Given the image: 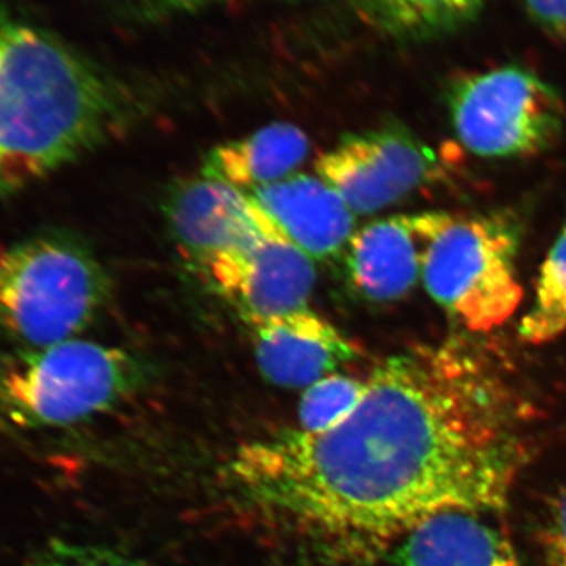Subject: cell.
Here are the masks:
<instances>
[{"mask_svg": "<svg viewBox=\"0 0 566 566\" xmlns=\"http://www.w3.org/2000/svg\"><path fill=\"white\" fill-rule=\"evenodd\" d=\"M527 424L512 376L458 335L386 357L340 423L245 444L229 474L268 515L375 556L431 517L501 512Z\"/></svg>", "mask_w": 566, "mask_h": 566, "instance_id": "1", "label": "cell"}, {"mask_svg": "<svg viewBox=\"0 0 566 566\" xmlns=\"http://www.w3.org/2000/svg\"><path fill=\"white\" fill-rule=\"evenodd\" d=\"M128 104L98 65L0 2V199L111 139Z\"/></svg>", "mask_w": 566, "mask_h": 566, "instance_id": "2", "label": "cell"}, {"mask_svg": "<svg viewBox=\"0 0 566 566\" xmlns=\"http://www.w3.org/2000/svg\"><path fill=\"white\" fill-rule=\"evenodd\" d=\"M109 297L103 264L69 234L40 233L0 249V344L10 353L77 338Z\"/></svg>", "mask_w": 566, "mask_h": 566, "instance_id": "3", "label": "cell"}, {"mask_svg": "<svg viewBox=\"0 0 566 566\" xmlns=\"http://www.w3.org/2000/svg\"><path fill=\"white\" fill-rule=\"evenodd\" d=\"M144 381L125 349L73 338L0 359V430L65 428L111 411Z\"/></svg>", "mask_w": 566, "mask_h": 566, "instance_id": "4", "label": "cell"}, {"mask_svg": "<svg viewBox=\"0 0 566 566\" xmlns=\"http://www.w3.org/2000/svg\"><path fill=\"white\" fill-rule=\"evenodd\" d=\"M520 245L515 214L455 216L427 253L424 290L465 334L491 333L523 304Z\"/></svg>", "mask_w": 566, "mask_h": 566, "instance_id": "5", "label": "cell"}, {"mask_svg": "<svg viewBox=\"0 0 566 566\" xmlns=\"http://www.w3.org/2000/svg\"><path fill=\"white\" fill-rule=\"evenodd\" d=\"M447 107L465 150L490 159L546 151L566 117L560 93L520 66L461 74L447 88Z\"/></svg>", "mask_w": 566, "mask_h": 566, "instance_id": "6", "label": "cell"}, {"mask_svg": "<svg viewBox=\"0 0 566 566\" xmlns=\"http://www.w3.org/2000/svg\"><path fill=\"white\" fill-rule=\"evenodd\" d=\"M442 164L403 126H385L345 136L316 159L315 169L354 214H371L441 180Z\"/></svg>", "mask_w": 566, "mask_h": 566, "instance_id": "7", "label": "cell"}, {"mask_svg": "<svg viewBox=\"0 0 566 566\" xmlns=\"http://www.w3.org/2000/svg\"><path fill=\"white\" fill-rule=\"evenodd\" d=\"M245 323L307 308L314 293V259L294 245L274 221L255 240L223 252L203 268Z\"/></svg>", "mask_w": 566, "mask_h": 566, "instance_id": "8", "label": "cell"}, {"mask_svg": "<svg viewBox=\"0 0 566 566\" xmlns=\"http://www.w3.org/2000/svg\"><path fill=\"white\" fill-rule=\"evenodd\" d=\"M455 214L411 212L379 219L354 232L345 249L349 285L367 303L403 300L422 281L423 263Z\"/></svg>", "mask_w": 566, "mask_h": 566, "instance_id": "9", "label": "cell"}, {"mask_svg": "<svg viewBox=\"0 0 566 566\" xmlns=\"http://www.w3.org/2000/svg\"><path fill=\"white\" fill-rule=\"evenodd\" d=\"M166 214L182 251L202 268L255 240L273 222L251 193L205 177L178 185Z\"/></svg>", "mask_w": 566, "mask_h": 566, "instance_id": "10", "label": "cell"}, {"mask_svg": "<svg viewBox=\"0 0 566 566\" xmlns=\"http://www.w3.org/2000/svg\"><path fill=\"white\" fill-rule=\"evenodd\" d=\"M248 324L256 367L283 389H307L359 354L342 331L308 308Z\"/></svg>", "mask_w": 566, "mask_h": 566, "instance_id": "11", "label": "cell"}, {"mask_svg": "<svg viewBox=\"0 0 566 566\" xmlns=\"http://www.w3.org/2000/svg\"><path fill=\"white\" fill-rule=\"evenodd\" d=\"M249 193L311 259L337 255L352 240L356 214L319 177L296 174Z\"/></svg>", "mask_w": 566, "mask_h": 566, "instance_id": "12", "label": "cell"}, {"mask_svg": "<svg viewBox=\"0 0 566 566\" xmlns=\"http://www.w3.org/2000/svg\"><path fill=\"white\" fill-rule=\"evenodd\" d=\"M389 554V566H523L504 532L476 513L431 517Z\"/></svg>", "mask_w": 566, "mask_h": 566, "instance_id": "13", "label": "cell"}, {"mask_svg": "<svg viewBox=\"0 0 566 566\" xmlns=\"http://www.w3.org/2000/svg\"><path fill=\"white\" fill-rule=\"evenodd\" d=\"M307 134L292 123H273L243 139L212 148L203 159L202 177L240 191L253 192L285 180L307 158Z\"/></svg>", "mask_w": 566, "mask_h": 566, "instance_id": "14", "label": "cell"}, {"mask_svg": "<svg viewBox=\"0 0 566 566\" xmlns=\"http://www.w3.org/2000/svg\"><path fill=\"white\" fill-rule=\"evenodd\" d=\"M483 0H357V11L379 32L403 41L441 39L471 24Z\"/></svg>", "mask_w": 566, "mask_h": 566, "instance_id": "15", "label": "cell"}, {"mask_svg": "<svg viewBox=\"0 0 566 566\" xmlns=\"http://www.w3.org/2000/svg\"><path fill=\"white\" fill-rule=\"evenodd\" d=\"M566 333V218L535 282L534 300L517 334L528 345H545Z\"/></svg>", "mask_w": 566, "mask_h": 566, "instance_id": "16", "label": "cell"}, {"mask_svg": "<svg viewBox=\"0 0 566 566\" xmlns=\"http://www.w3.org/2000/svg\"><path fill=\"white\" fill-rule=\"evenodd\" d=\"M365 381L346 375H327L304 389L300 403V430L323 433L342 422L359 405Z\"/></svg>", "mask_w": 566, "mask_h": 566, "instance_id": "17", "label": "cell"}, {"mask_svg": "<svg viewBox=\"0 0 566 566\" xmlns=\"http://www.w3.org/2000/svg\"><path fill=\"white\" fill-rule=\"evenodd\" d=\"M24 566H147L109 547L52 542Z\"/></svg>", "mask_w": 566, "mask_h": 566, "instance_id": "18", "label": "cell"}, {"mask_svg": "<svg viewBox=\"0 0 566 566\" xmlns=\"http://www.w3.org/2000/svg\"><path fill=\"white\" fill-rule=\"evenodd\" d=\"M543 546L551 565L566 566V485L558 491L547 510Z\"/></svg>", "mask_w": 566, "mask_h": 566, "instance_id": "19", "label": "cell"}, {"mask_svg": "<svg viewBox=\"0 0 566 566\" xmlns=\"http://www.w3.org/2000/svg\"><path fill=\"white\" fill-rule=\"evenodd\" d=\"M526 6L539 28L566 40V0H526Z\"/></svg>", "mask_w": 566, "mask_h": 566, "instance_id": "20", "label": "cell"}, {"mask_svg": "<svg viewBox=\"0 0 566 566\" xmlns=\"http://www.w3.org/2000/svg\"><path fill=\"white\" fill-rule=\"evenodd\" d=\"M214 2H221V0H145V13L148 17H166V14L199 10Z\"/></svg>", "mask_w": 566, "mask_h": 566, "instance_id": "21", "label": "cell"}]
</instances>
